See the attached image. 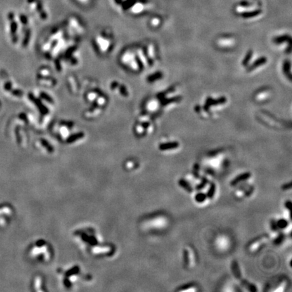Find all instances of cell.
<instances>
[{"label":"cell","mask_w":292,"mask_h":292,"mask_svg":"<svg viewBox=\"0 0 292 292\" xmlns=\"http://www.w3.org/2000/svg\"><path fill=\"white\" fill-rule=\"evenodd\" d=\"M45 2L46 0H26V3L29 5L30 9L35 12L41 19L47 18Z\"/></svg>","instance_id":"1"},{"label":"cell","mask_w":292,"mask_h":292,"mask_svg":"<svg viewBox=\"0 0 292 292\" xmlns=\"http://www.w3.org/2000/svg\"><path fill=\"white\" fill-rule=\"evenodd\" d=\"M269 237L267 235H262L259 236V237L254 239L250 244L248 245V248L251 252H256L263 246L264 243H266L268 241Z\"/></svg>","instance_id":"2"},{"label":"cell","mask_w":292,"mask_h":292,"mask_svg":"<svg viewBox=\"0 0 292 292\" xmlns=\"http://www.w3.org/2000/svg\"><path fill=\"white\" fill-rule=\"evenodd\" d=\"M235 44L234 39L229 37H221L217 41V45L220 48H230Z\"/></svg>","instance_id":"3"},{"label":"cell","mask_w":292,"mask_h":292,"mask_svg":"<svg viewBox=\"0 0 292 292\" xmlns=\"http://www.w3.org/2000/svg\"><path fill=\"white\" fill-rule=\"evenodd\" d=\"M251 177V173H242L241 174L237 176L234 179L232 180L231 182H230V185L231 186H235L237 185H238L239 183H240L243 181H245L246 180L249 179Z\"/></svg>","instance_id":"4"},{"label":"cell","mask_w":292,"mask_h":292,"mask_svg":"<svg viewBox=\"0 0 292 292\" xmlns=\"http://www.w3.org/2000/svg\"><path fill=\"white\" fill-rule=\"evenodd\" d=\"M270 95V92L269 90H267V89L261 90L259 92H257L256 94L255 95V100L258 101H266L267 99L269 98Z\"/></svg>","instance_id":"5"},{"label":"cell","mask_w":292,"mask_h":292,"mask_svg":"<svg viewBox=\"0 0 292 292\" xmlns=\"http://www.w3.org/2000/svg\"><path fill=\"white\" fill-rule=\"evenodd\" d=\"M179 147V143L176 141H173V142H167L162 143L160 145V150L161 151H168V150H173L178 148Z\"/></svg>","instance_id":"6"},{"label":"cell","mask_w":292,"mask_h":292,"mask_svg":"<svg viewBox=\"0 0 292 292\" xmlns=\"http://www.w3.org/2000/svg\"><path fill=\"white\" fill-rule=\"evenodd\" d=\"M145 5L142 2H138L136 0V2L134 3V4L131 6V8L129 9L130 12L133 14H139L141 13L144 10Z\"/></svg>","instance_id":"7"},{"label":"cell","mask_w":292,"mask_h":292,"mask_svg":"<svg viewBox=\"0 0 292 292\" xmlns=\"http://www.w3.org/2000/svg\"><path fill=\"white\" fill-rule=\"evenodd\" d=\"M193 252L191 250L189 249H184L183 251V262L185 266H189L193 261L192 257Z\"/></svg>","instance_id":"8"},{"label":"cell","mask_w":292,"mask_h":292,"mask_svg":"<svg viewBox=\"0 0 292 292\" xmlns=\"http://www.w3.org/2000/svg\"><path fill=\"white\" fill-rule=\"evenodd\" d=\"M231 270L233 275L235 276V278L238 280L240 281L241 279V273L240 269H239V264L236 261H233L231 264Z\"/></svg>","instance_id":"9"},{"label":"cell","mask_w":292,"mask_h":292,"mask_svg":"<svg viewBox=\"0 0 292 292\" xmlns=\"http://www.w3.org/2000/svg\"><path fill=\"white\" fill-rule=\"evenodd\" d=\"M262 13L261 10H255L252 11H245L241 13V16L244 18H252L259 16Z\"/></svg>","instance_id":"10"},{"label":"cell","mask_w":292,"mask_h":292,"mask_svg":"<svg viewBox=\"0 0 292 292\" xmlns=\"http://www.w3.org/2000/svg\"><path fill=\"white\" fill-rule=\"evenodd\" d=\"M197 290H198V289H197V286L194 283L185 284L177 290L178 291H195Z\"/></svg>","instance_id":"11"},{"label":"cell","mask_w":292,"mask_h":292,"mask_svg":"<svg viewBox=\"0 0 292 292\" xmlns=\"http://www.w3.org/2000/svg\"><path fill=\"white\" fill-rule=\"evenodd\" d=\"M178 183H179V185L181 187V188H183L187 192L192 193L193 192L192 187L186 180L183 179H180L179 181H178Z\"/></svg>","instance_id":"12"},{"label":"cell","mask_w":292,"mask_h":292,"mask_svg":"<svg viewBox=\"0 0 292 292\" xmlns=\"http://www.w3.org/2000/svg\"><path fill=\"white\" fill-rule=\"evenodd\" d=\"M216 185H215V183H211L206 194L207 198L210 199H213L214 198V196L215 195V193H216Z\"/></svg>","instance_id":"13"},{"label":"cell","mask_w":292,"mask_h":292,"mask_svg":"<svg viewBox=\"0 0 292 292\" xmlns=\"http://www.w3.org/2000/svg\"><path fill=\"white\" fill-rule=\"evenodd\" d=\"M195 201L196 202L199 203V204H202V203L204 202L207 199V196L206 194H205L204 193H198L197 194L195 195Z\"/></svg>","instance_id":"14"},{"label":"cell","mask_w":292,"mask_h":292,"mask_svg":"<svg viewBox=\"0 0 292 292\" xmlns=\"http://www.w3.org/2000/svg\"><path fill=\"white\" fill-rule=\"evenodd\" d=\"M276 225H277L278 229H284L287 228L288 226V221L284 219H279L278 221H276Z\"/></svg>","instance_id":"15"},{"label":"cell","mask_w":292,"mask_h":292,"mask_svg":"<svg viewBox=\"0 0 292 292\" xmlns=\"http://www.w3.org/2000/svg\"><path fill=\"white\" fill-rule=\"evenodd\" d=\"M208 183V180L206 177H202L201 179V182L196 186V190H202L206 186Z\"/></svg>","instance_id":"16"},{"label":"cell","mask_w":292,"mask_h":292,"mask_svg":"<svg viewBox=\"0 0 292 292\" xmlns=\"http://www.w3.org/2000/svg\"><path fill=\"white\" fill-rule=\"evenodd\" d=\"M284 239H285L284 234L283 233H280V234L278 235V236L276 237L274 240V244L276 245H281L283 243V241H284Z\"/></svg>","instance_id":"17"},{"label":"cell","mask_w":292,"mask_h":292,"mask_svg":"<svg viewBox=\"0 0 292 292\" xmlns=\"http://www.w3.org/2000/svg\"><path fill=\"white\" fill-rule=\"evenodd\" d=\"M199 166L198 164H195L193 165V174L195 178H199L200 176H199Z\"/></svg>","instance_id":"18"},{"label":"cell","mask_w":292,"mask_h":292,"mask_svg":"<svg viewBox=\"0 0 292 292\" xmlns=\"http://www.w3.org/2000/svg\"><path fill=\"white\" fill-rule=\"evenodd\" d=\"M77 4L82 5H87L93 2V0H75Z\"/></svg>","instance_id":"19"},{"label":"cell","mask_w":292,"mask_h":292,"mask_svg":"<svg viewBox=\"0 0 292 292\" xmlns=\"http://www.w3.org/2000/svg\"><path fill=\"white\" fill-rule=\"evenodd\" d=\"M270 228L273 230V231H276L278 230V227L276 225V221L275 220H272L270 222Z\"/></svg>","instance_id":"20"},{"label":"cell","mask_w":292,"mask_h":292,"mask_svg":"<svg viewBox=\"0 0 292 292\" xmlns=\"http://www.w3.org/2000/svg\"><path fill=\"white\" fill-rule=\"evenodd\" d=\"M151 24L153 26H158L160 24V20L158 18H153L151 20Z\"/></svg>","instance_id":"21"},{"label":"cell","mask_w":292,"mask_h":292,"mask_svg":"<svg viewBox=\"0 0 292 292\" xmlns=\"http://www.w3.org/2000/svg\"><path fill=\"white\" fill-rule=\"evenodd\" d=\"M291 188V182L285 184L282 186V189L283 190H290Z\"/></svg>","instance_id":"22"},{"label":"cell","mask_w":292,"mask_h":292,"mask_svg":"<svg viewBox=\"0 0 292 292\" xmlns=\"http://www.w3.org/2000/svg\"><path fill=\"white\" fill-rule=\"evenodd\" d=\"M291 201H287L286 202H285V208H286V209H287V210L290 211V209H291Z\"/></svg>","instance_id":"23"}]
</instances>
